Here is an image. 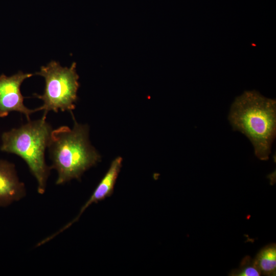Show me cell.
Listing matches in <instances>:
<instances>
[{
  "label": "cell",
  "mask_w": 276,
  "mask_h": 276,
  "mask_svg": "<svg viewBox=\"0 0 276 276\" xmlns=\"http://www.w3.org/2000/svg\"><path fill=\"white\" fill-rule=\"evenodd\" d=\"M33 75L19 71L10 77L4 74L0 76V118L7 116L10 112L17 111L30 121V115L39 110L38 108L30 109L25 106L20 91L23 81Z\"/></svg>",
  "instance_id": "cell-5"
},
{
  "label": "cell",
  "mask_w": 276,
  "mask_h": 276,
  "mask_svg": "<svg viewBox=\"0 0 276 276\" xmlns=\"http://www.w3.org/2000/svg\"><path fill=\"white\" fill-rule=\"evenodd\" d=\"M228 120L235 131L245 135L255 155L268 159L276 135V101L256 90L244 91L231 105Z\"/></svg>",
  "instance_id": "cell-1"
},
{
  "label": "cell",
  "mask_w": 276,
  "mask_h": 276,
  "mask_svg": "<svg viewBox=\"0 0 276 276\" xmlns=\"http://www.w3.org/2000/svg\"><path fill=\"white\" fill-rule=\"evenodd\" d=\"M123 159L118 156L111 162L110 167L94 190L90 198L80 209L78 215L70 222L67 223L59 231L47 238L48 241L55 237L57 235L67 229L77 222L85 210L94 203H97L112 194L114 187L122 166Z\"/></svg>",
  "instance_id": "cell-6"
},
{
  "label": "cell",
  "mask_w": 276,
  "mask_h": 276,
  "mask_svg": "<svg viewBox=\"0 0 276 276\" xmlns=\"http://www.w3.org/2000/svg\"><path fill=\"white\" fill-rule=\"evenodd\" d=\"M76 67L75 62L67 67H62L59 62L53 60L47 65L42 66L40 71L34 74L43 77L45 80L43 94L34 95L43 101L42 106L39 109L44 111L43 117L46 118L50 111L72 112L75 109L79 86Z\"/></svg>",
  "instance_id": "cell-4"
},
{
  "label": "cell",
  "mask_w": 276,
  "mask_h": 276,
  "mask_svg": "<svg viewBox=\"0 0 276 276\" xmlns=\"http://www.w3.org/2000/svg\"><path fill=\"white\" fill-rule=\"evenodd\" d=\"M52 130L46 118L42 117L2 135L1 151L16 154L25 161L37 180L38 192L41 194L45 192L51 169L46 164L45 151Z\"/></svg>",
  "instance_id": "cell-3"
},
{
  "label": "cell",
  "mask_w": 276,
  "mask_h": 276,
  "mask_svg": "<svg viewBox=\"0 0 276 276\" xmlns=\"http://www.w3.org/2000/svg\"><path fill=\"white\" fill-rule=\"evenodd\" d=\"M254 259L261 274L275 275L276 246L274 243L264 247Z\"/></svg>",
  "instance_id": "cell-8"
},
{
  "label": "cell",
  "mask_w": 276,
  "mask_h": 276,
  "mask_svg": "<svg viewBox=\"0 0 276 276\" xmlns=\"http://www.w3.org/2000/svg\"><path fill=\"white\" fill-rule=\"evenodd\" d=\"M74 121L72 129L62 126L52 130L48 148L52 162L51 168L58 173L56 185L79 179L83 173L96 165L101 156L89 140V127Z\"/></svg>",
  "instance_id": "cell-2"
},
{
  "label": "cell",
  "mask_w": 276,
  "mask_h": 276,
  "mask_svg": "<svg viewBox=\"0 0 276 276\" xmlns=\"http://www.w3.org/2000/svg\"><path fill=\"white\" fill-rule=\"evenodd\" d=\"M261 273L254 259L249 256L244 257L238 268L233 270L229 273L232 276H259Z\"/></svg>",
  "instance_id": "cell-9"
},
{
  "label": "cell",
  "mask_w": 276,
  "mask_h": 276,
  "mask_svg": "<svg viewBox=\"0 0 276 276\" xmlns=\"http://www.w3.org/2000/svg\"><path fill=\"white\" fill-rule=\"evenodd\" d=\"M25 195L24 184L19 181L14 164L0 160V206H7Z\"/></svg>",
  "instance_id": "cell-7"
}]
</instances>
